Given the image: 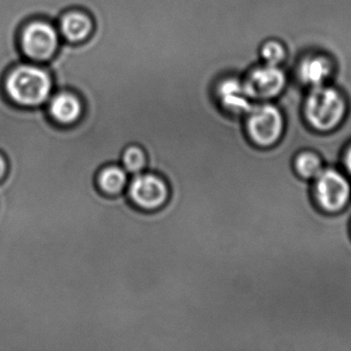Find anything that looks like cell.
<instances>
[{"instance_id":"5bb4252c","label":"cell","mask_w":351,"mask_h":351,"mask_svg":"<svg viewBox=\"0 0 351 351\" xmlns=\"http://www.w3.org/2000/svg\"><path fill=\"white\" fill-rule=\"evenodd\" d=\"M258 54L263 63L282 66L288 61L289 53L286 45L280 39L269 37L260 43Z\"/></svg>"},{"instance_id":"8fae6325","label":"cell","mask_w":351,"mask_h":351,"mask_svg":"<svg viewBox=\"0 0 351 351\" xmlns=\"http://www.w3.org/2000/svg\"><path fill=\"white\" fill-rule=\"evenodd\" d=\"M84 113L82 101L69 93H62L51 101V113L56 121L63 125H72Z\"/></svg>"},{"instance_id":"e0dca14e","label":"cell","mask_w":351,"mask_h":351,"mask_svg":"<svg viewBox=\"0 0 351 351\" xmlns=\"http://www.w3.org/2000/svg\"><path fill=\"white\" fill-rule=\"evenodd\" d=\"M4 171H5V163H4L3 159L0 157V177L3 175Z\"/></svg>"},{"instance_id":"52a82bcc","label":"cell","mask_w":351,"mask_h":351,"mask_svg":"<svg viewBox=\"0 0 351 351\" xmlns=\"http://www.w3.org/2000/svg\"><path fill=\"white\" fill-rule=\"evenodd\" d=\"M315 179V196L324 210L339 212L348 204L350 198V185L341 173L335 170H323Z\"/></svg>"},{"instance_id":"30bf717a","label":"cell","mask_w":351,"mask_h":351,"mask_svg":"<svg viewBox=\"0 0 351 351\" xmlns=\"http://www.w3.org/2000/svg\"><path fill=\"white\" fill-rule=\"evenodd\" d=\"M129 175L119 163H110L97 171L95 185L97 190L105 197H121L125 195L127 190Z\"/></svg>"},{"instance_id":"2e32d148","label":"cell","mask_w":351,"mask_h":351,"mask_svg":"<svg viewBox=\"0 0 351 351\" xmlns=\"http://www.w3.org/2000/svg\"><path fill=\"white\" fill-rule=\"evenodd\" d=\"M346 165L348 167V171L351 173V146L348 150V155H346Z\"/></svg>"},{"instance_id":"3957f363","label":"cell","mask_w":351,"mask_h":351,"mask_svg":"<svg viewBox=\"0 0 351 351\" xmlns=\"http://www.w3.org/2000/svg\"><path fill=\"white\" fill-rule=\"evenodd\" d=\"M168 181L154 171L145 170L133 175L125 190V198L136 210L156 212L170 199Z\"/></svg>"},{"instance_id":"277c9868","label":"cell","mask_w":351,"mask_h":351,"mask_svg":"<svg viewBox=\"0 0 351 351\" xmlns=\"http://www.w3.org/2000/svg\"><path fill=\"white\" fill-rule=\"evenodd\" d=\"M294 82L303 90L332 84L336 66L333 58L319 49L301 52L291 59Z\"/></svg>"},{"instance_id":"ba28073f","label":"cell","mask_w":351,"mask_h":351,"mask_svg":"<svg viewBox=\"0 0 351 351\" xmlns=\"http://www.w3.org/2000/svg\"><path fill=\"white\" fill-rule=\"evenodd\" d=\"M216 98L221 109L231 117L245 115L254 105L243 80L237 78H226L216 88Z\"/></svg>"},{"instance_id":"8992f818","label":"cell","mask_w":351,"mask_h":351,"mask_svg":"<svg viewBox=\"0 0 351 351\" xmlns=\"http://www.w3.org/2000/svg\"><path fill=\"white\" fill-rule=\"evenodd\" d=\"M8 90L10 96L22 104H38L49 95L51 80L43 70L23 66L10 74Z\"/></svg>"},{"instance_id":"9a60e30c","label":"cell","mask_w":351,"mask_h":351,"mask_svg":"<svg viewBox=\"0 0 351 351\" xmlns=\"http://www.w3.org/2000/svg\"><path fill=\"white\" fill-rule=\"evenodd\" d=\"M296 168L301 177L306 179H315L323 171L321 160L313 152L301 154L297 158Z\"/></svg>"},{"instance_id":"7a4b0ae2","label":"cell","mask_w":351,"mask_h":351,"mask_svg":"<svg viewBox=\"0 0 351 351\" xmlns=\"http://www.w3.org/2000/svg\"><path fill=\"white\" fill-rule=\"evenodd\" d=\"M243 129L247 139L259 148L276 146L285 132L284 113L270 101L256 103L245 115Z\"/></svg>"},{"instance_id":"6da1fadb","label":"cell","mask_w":351,"mask_h":351,"mask_svg":"<svg viewBox=\"0 0 351 351\" xmlns=\"http://www.w3.org/2000/svg\"><path fill=\"white\" fill-rule=\"evenodd\" d=\"M305 122L315 131L337 129L350 113L348 97L336 84H328L305 90L301 102Z\"/></svg>"},{"instance_id":"4fadbf2b","label":"cell","mask_w":351,"mask_h":351,"mask_svg":"<svg viewBox=\"0 0 351 351\" xmlns=\"http://www.w3.org/2000/svg\"><path fill=\"white\" fill-rule=\"evenodd\" d=\"M119 164L130 175L138 174L148 168V157L145 150L137 144H129L123 148Z\"/></svg>"},{"instance_id":"9c48e42d","label":"cell","mask_w":351,"mask_h":351,"mask_svg":"<svg viewBox=\"0 0 351 351\" xmlns=\"http://www.w3.org/2000/svg\"><path fill=\"white\" fill-rule=\"evenodd\" d=\"M24 49L35 59H47L53 55L58 45L57 33L45 23H35L24 33Z\"/></svg>"},{"instance_id":"5b68a950","label":"cell","mask_w":351,"mask_h":351,"mask_svg":"<svg viewBox=\"0 0 351 351\" xmlns=\"http://www.w3.org/2000/svg\"><path fill=\"white\" fill-rule=\"evenodd\" d=\"M243 82L254 102H264L284 95L290 78L282 66L263 63L251 69Z\"/></svg>"},{"instance_id":"7c38bea8","label":"cell","mask_w":351,"mask_h":351,"mask_svg":"<svg viewBox=\"0 0 351 351\" xmlns=\"http://www.w3.org/2000/svg\"><path fill=\"white\" fill-rule=\"evenodd\" d=\"M61 27L66 38L73 43H80L92 35L94 23L86 12H71L65 14Z\"/></svg>"}]
</instances>
